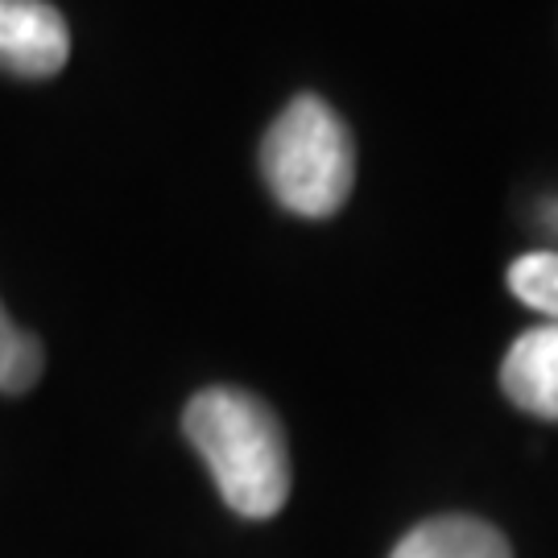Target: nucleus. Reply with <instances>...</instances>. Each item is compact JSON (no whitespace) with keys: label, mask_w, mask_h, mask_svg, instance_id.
Masks as SVG:
<instances>
[{"label":"nucleus","mask_w":558,"mask_h":558,"mask_svg":"<svg viewBox=\"0 0 558 558\" xmlns=\"http://www.w3.org/2000/svg\"><path fill=\"white\" fill-rule=\"evenodd\" d=\"M260 174L286 211L302 220L336 216L356 179V149L336 108H327L319 96L286 104L260 141Z\"/></svg>","instance_id":"obj_2"},{"label":"nucleus","mask_w":558,"mask_h":558,"mask_svg":"<svg viewBox=\"0 0 558 558\" xmlns=\"http://www.w3.org/2000/svg\"><path fill=\"white\" fill-rule=\"evenodd\" d=\"M46 356H41V339L21 331L17 323L9 319V311L0 306V393L21 398L38 385Z\"/></svg>","instance_id":"obj_6"},{"label":"nucleus","mask_w":558,"mask_h":558,"mask_svg":"<svg viewBox=\"0 0 558 558\" xmlns=\"http://www.w3.org/2000/svg\"><path fill=\"white\" fill-rule=\"evenodd\" d=\"M182 430L203 456L223 505L248 521L274 518L290 497V447L278 414L260 398L211 385L191 398Z\"/></svg>","instance_id":"obj_1"},{"label":"nucleus","mask_w":558,"mask_h":558,"mask_svg":"<svg viewBox=\"0 0 558 558\" xmlns=\"http://www.w3.org/2000/svg\"><path fill=\"white\" fill-rule=\"evenodd\" d=\"M500 389L525 414L558 422V323H542L509 348L500 364Z\"/></svg>","instance_id":"obj_4"},{"label":"nucleus","mask_w":558,"mask_h":558,"mask_svg":"<svg viewBox=\"0 0 558 558\" xmlns=\"http://www.w3.org/2000/svg\"><path fill=\"white\" fill-rule=\"evenodd\" d=\"M509 290L530 311L558 323V253H525L509 265Z\"/></svg>","instance_id":"obj_7"},{"label":"nucleus","mask_w":558,"mask_h":558,"mask_svg":"<svg viewBox=\"0 0 558 558\" xmlns=\"http://www.w3.org/2000/svg\"><path fill=\"white\" fill-rule=\"evenodd\" d=\"M71 29L46 0H0V71L50 80L66 66Z\"/></svg>","instance_id":"obj_3"},{"label":"nucleus","mask_w":558,"mask_h":558,"mask_svg":"<svg viewBox=\"0 0 558 558\" xmlns=\"http://www.w3.org/2000/svg\"><path fill=\"white\" fill-rule=\"evenodd\" d=\"M389 558H513L500 530L480 518H430L414 525Z\"/></svg>","instance_id":"obj_5"}]
</instances>
